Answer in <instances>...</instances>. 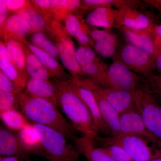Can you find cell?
Here are the masks:
<instances>
[{
    "label": "cell",
    "instance_id": "6da1fadb",
    "mask_svg": "<svg viewBox=\"0 0 161 161\" xmlns=\"http://www.w3.org/2000/svg\"><path fill=\"white\" fill-rule=\"evenodd\" d=\"M19 103L20 112L31 123L57 130L73 142L78 137L73 125L50 102L31 97L23 92L19 96Z\"/></svg>",
    "mask_w": 161,
    "mask_h": 161
},
{
    "label": "cell",
    "instance_id": "7a4b0ae2",
    "mask_svg": "<svg viewBox=\"0 0 161 161\" xmlns=\"http://www.w3.org/2000/svg\"><path fill=\"white\" fill-rule=\"evenodd\" d=\"M58 91V106L77 132L94 144L101 136L86 106L69 82L53 81Z\"/></svg>",
    "mask_w": 161,
    "mask_h": 161
},
{
    "label": "cell",
    "instance_id": "3957f363",
    "mask_svg": "<svg viewBox=\"0 0 161 161\" xmlns=\"http://www.w3.org/2000/svg\"><path fill=\"white\" fill-rule=\"evenodd\" d=\"M32 124L43 147L44 158L48 161H78L80 153L62 133L49 127Z\"/></svg>",
    "mask_w": 161,
    "mask_h": 161
},
{
    "label": "cell",
    "instance_id": "277c9868",
    "mask_svg": "<svg viewBox=\"0 0 161 161\" xmlns=\"http://www.w3.org/2000/svg\"><path fill=\"white\" fill-rule=\"evenodd\" d=\"M99 86L133 93L142 90L151 91L148 79L136 74L117 60H114L108 66Z\"/></svg>",
    "mask_w": 161,
    "mask_h": 161
},
{
    "label": "cell",
    "instance_id": "5b68a950",
    "mask_svg": "<svg viewBox=\"0 0 161 161\" xmlns=\"http://www.w3.org/2000/svg\"><path fill=\"white\" fill-rule=\"evenodd\" d=\"M48 34L58 46L60 60L69 75L73 78H84V74L76 59V50L72 37L61 22L54 20Z\"/></svg>",
    "mask_w": 161,
    "mask_h": 161
},
{
    "label": "cell",
    "instance_id": "8992f818",
    "mask_svg": "<svg viewBox=\"0 0 161 161\" xmlns=\"http://www.w3.org/2000/svg\"><path fill=\"white\" fill-rule=\"evenodd\" d=\"M135 107L147 130L161 142V104L151 91L142 90L134 93Z\"/></svg>",
    "mask_w": 161,
    "mask_h": 161
},
{
    "label": "cell",
    "instance_id": "52a82bcc",
    "mask_svg": "<svg viewBox=\"0 0 161 161\" xmlns=\"http://www.w3.org/2000/svg\"><path fill=\"white\" fill-rule=\"evenodd\" d=\"M115 60L147 79L153 75L156 69L154 58L152 55L129 43L122 46L118 59Z\"/></svg>",
    "mask_w": 161,
    "mask_h": 161
},
{
    "label": "cell",
    "instance_id": "ba28073f",
    "mask_svg": "<svg viewBox=\"0 0 161 161\" xmlns=\"http://www.w3.org/2000/svg\"><path fill=\"white\" fill-rule=\"evenodd\" d=\"M69 82L89 110L99 135L112 136V132L102 117L98 102L94 92L85 83L82 78L71 77Z\"/></svg>",
    "mask_w": 161,
    "mask_h": 161
},
{
    "label": "cell",
    "instance_id": "9c48e42d",
    "mask_svg": "<svg viewBox=\"0 0 161 161\" xmlns=\"http://www.w3.org/2000/svg\"><path fill=\"white\" fill-rule=\"evenodd\" d=\"M107 141L120 145L132 161H149L157 157L148 145L149 141L140 136L120 134L116 136H104Z\"/></svg>",
    "mask_w": 161,
    "mask_h": 161
},
{
    "label": "cell",
    "instance_id": "30bf717a",
    "mask_svg": "<svg viewBox=\"0 0 161 161\" xmlns=\"http://www.w3.org/2000/svg\"><path fill=\"white\" fill-rule=\"evenodd\" d=\"M82 78L87 85L105 98L119 115L135 107L134 93L100 86L87 78Z\"/></svg>",
    "mask_w": 161,
    "mask_h": 161
},
{
    "label": "cell",
    "instance_id": "8fae6325",
    "mask_svg": "<svg viewBox=\"0 0 161 161\" xmlns=\"http://www.w3.org/2000/svg\"><path fill=\"white\" fill-rule=\"evenodd\" d=\"M121 134L140 136L153 143L161 144L147 130L135 107L119 115Z\"/></svg>",
    "mask_w": 161,
    "mask_h": 161
},
{
    "label": "cell",
    "instance_id": "7c38bea8",
    "mask_svg": "<svg viewBox=\"0 0 161 161\" xmlns=\"http://www.w3.org/2000/svg\"><path fill=\"white\" fill-rule=\"evenodd\" d=\"M115 21L117 27L134 30H143L156 25L150 16L138 9L127 7L115 9Z\"/></svg>",
    "mask_w": 161,
    "mask_h": 161
},
{
    "label": "cell",
    "instance_id": "4fadbf2b",
    "mask_svg": "<svg viewBox=\"0 0 161 161\" xmlns=\"http://www.w3.org/2000/svg\"><path fill=\"white\" fill-rule=\"evenodd\" d=\"M23 92L31 97L48 101L58 106V89L52 80H35L28 78Z\"/></svg>",
    "mask_w": 161,
    "mask_h": 161
},
{
    "label": "cell",
    "instance_id": "5bb4252c",
    "mask_svg": "<svg viewBox=\"0 0 161 161\" xmlns=\"http://www.w3.org/2000/svg\"><path fill=\"white\" fill-rule=\"evenodd\" d=\"M25 42L40 60L53 81H66L71 78V76L67 74L64 67L58 60L42 50L34 46L26 39Z\"/></svg>",
    "mask_w": 161,
    "mask_h": 161
},
{
    "label": "cell",
    "instance_id": "9a60e30c",
    "mask_svg": "<svg viewBox=\"0 0 161 161\" xmlns=\"http://www.w3.org/2000/svg\"><path fill=\"white\" fill-rule=\"evenodd\" d=\"M0 68L21 92H24L28 76L20 71L10 60L5 43L2 40L0 42Z\"/></svg>",
    "mask_w": 161,
    "mask_h": 161
},
{
    "label": "cell",
    "instance_id": "2e32d148",
    "mask_svg": "<svg viewBox=\"0 0 161 161\" xmlns=\"http://www.w3.org/2000/svg\"><path fill=\"white\" fill-rule=\"evenodd\" d=\"M2 37L10 60L20 71L28 76L26 70V56L22 42L7 31H4Z\"/></svg>",
    "mask_w": 161,
    "mask_h": 161
},
{
    "label": "cell",
    "instance_id": "e0dca14e",
    "mask_svg": "<svg viewBox=\"0 0 161 161\" xmlns=\"http://www.w3.org/2000/svg\"><path fill=\"white\" fill-rule=\"evenodd\" d=\"M16 133L24 154H35L44 158L43 147L32 124L30 123Z\"/></svg>",
    "mask_w": 161,
    "mask_h": 161
},
{
    "label": "cell",
    "instance_id": "ac0fdd59",
    "mask_svg": "<svg viewBox=\"0 0 161 161\" xmlns=\"http://www.w3.org/2000/svg\"><path fill=\"white\" fill-rule=\"evenodd\" d=\"M154 26L143 30H134L125 27L120 28L129 43L144 50L154 58L156 50L150 32Z\"/></svg>",
    "mask_w": 161,
    "mask_h": 161
},
{
    "label": "cell",
    "instance_id": "d6986e66",
    "mask_svg": "<svg viewBox=\"0 0 161 161\" xmlns=\"http://www.w3.org/2000/svg\"><path fill=\"white\" fill-rule=\"evenodd\" d=\"M91 89L95 94L100 109L102 117L111 130L112 136H116L119 135L121 134L119 114L115 109L102 96L92 89Z\"/></svg>",
    "mask_w": 161,
    "mask_h": 161
},
{
    "label": "cell",
    "instance_id": "ffe728a7",
    "mask_svg": "<svg viewBox=\"0 0 161 161\" xmlns=\"http://www.w3.org/2000/svg\"><path fill=\"white\" fill-rule=\"evenodd\" d=\"M73 142L80 154L85 157L89 161H115L100 147H97L84 136H78Z\"/></svg>",
    "mask_w": 161,
    "mask_h": 161
},
{
    "label": "cell",
    "instance_id": "44dd1931",
    "mask_svg": "<svg viewBox=\"0 0 161 161\" xmlns=\"http://www.w3.org/2000/svg\"><path fill=\"white\" fill-rule=\"evenodd\" d=\"M86 23L93 27L110 29L116 26L115 9L106 7H98L90 12L86 16Z\"/></svg>",
    "mask_w": 161,
    "mask_h": 161
},
{
    "label": "cell",
    "instance_id": "7402d4cb",
    "mask_svg": "<svg viewBox=\"0 0 161 161\" xmlns=\"http://www.w3.org/2000/svg\"><path fill=\"white\" fill-rule=\"evenodd\" d=\"M16 14L22 16L27 20L30 26L31 33L37 32L49 33L51 25L54 20L44 17L36 9L32 4L31 6Z\"/></svg>",
    "mask_w": 161,
    "mask_h": 161
},
{
    "label": "cell",
    "instance_id": "603a6c76",
    "mask_svg": "<svg viewBox=\"0 0 161 161\" xmlns=\"http://www.w3.org/2000/svg\"><path fill=\"white\" fill-rule=\"evenodd\" d=\"M26 39L21 42L24 46L26 56V70L28 78L35 80H52L51 77L43 64L25 43Z\"/></svg>",
    "mask_w": 161,
    "mask_h": 161
},
{
    "label": "cell",
    "instance_id": "cb8c5ba5",
    "mask_svg": "<svg viewBox=\"0 0 161 161\" xmlns=\"http://www.w3.org/2000/svg\"><path fill=\"white\" fill-rule=\"evenodd\" d=\"M23 153L16 132L6 128H0V155L2 157L14 156Z\"/></svg>",
    "mask_w": 161,
    "mask_h": 161
},
{
    "label": "cell",
    "instance_id": "d4e9b609",
    "mask_svg": "<svg viewBox=\"0 0 161 161\" xmlns=\"http://www.w3.org/2000/svg\"><path fill=\"white\" fill-rule=\"evenodd\" d=\"M5 31L13 35L21 41L26 39V35L31 33L30 26L27 20L16 13L9 16L6 20L3 32Z\"/></svg>",
    "mask_w": 161,
    "mask_h": 161
},
{
    "label": "cell",
    "instance_id": "484cf974",
    "mask_svg": "<svg viewBox=\"0 0 161 161\" xmlns=\"http://www.w3.org/2000/svg\"><path fill=\"white\" fill-rule=\"evenodd\" d=\"M52 14L55 21L61 22L74 12L81 8V1L78 0H51Z\"/></svg>",
    "mask_w": 161,
    "mask_h": 161
},
{
    "label": "cell",
    "instance_id": "4316f807",
    "mask_svg": "<svg viewBox=\"0 0 161 161\" xmlns=\"http://www.w3.org/2000/svg\"><path fill=\"white\" fill-rule=\"evenodd\" d=\"M0 118L5 127L13 132H17L30 122L18 110L12 109L0 112Z\"/></svg>",
    "mask_w": 161,
    "mask_h": 161
},
{
    "label": "cell",
    "instance_id": "83f0119b",
    "mask_svg": "<svg viewBox=\"0 0 161 161\" xmlns=\"http://www.w3.org/2000/svg\"><path fill=\"white\" fill-rule=\"evenodd\" d=\"M95 145H100V148L115 161H132L126 151L120 145L107 141L100 136Z\"/></svg>",
    "mask_w": 161,
    "mask_h": 161
},
{
    "label": "cell",
    "instance_id": "f1b7e54d",
    "mask_svg": "<svg viewBox=\"0 0 161 161\" xmlns=\"http://www.w3.org/2000/svg\"><path fill=\"white\" fill-rule=\"evenodd\" d=\"M84 3L89 9H93L98 7L112 8V6L117 9L127 7L138 9L142 6L141 3L136 1H124V0H84Z\"/></svg>",
    "mask_w": 161,
    "mask_h": 161
},
{
    "label": "cell",
    "instance_id": "f546056e",
    "mask_svg": "<svg viewBox=\"0 0 161 161\" xmlns=\"http://www.w3.org/2000/svg\"><path fill=\"white\" fill-rule=\"evenodd\" d=\"M64 22L65 29L72 37L75 38L83 32L86 33L87 23L81 22L77 15L74 14L68 16Z\"/></svg>",
    "mask_w": 161,
    "mask_h": 161
},
{
    "label": "cell",
    "instance_id": "4dcf8cb0",
    "mask_svg": "<svg viewBox=\"0 0 161 161\" xmlns=\"http://www.w3.org/2000/svg\"><path fill=\"white\" fill-rule=\"evenodd\" d=\"M76 57L80 67L101 61L96 56L95 52L90 47H79L76 50Z\"/></svg>",
    "mask_w": 161,
    "mask_h": 161
},
{
    "label": "cell",
    "instance_id": "1f68e13d",
    "mask_svg": "<svg viewBox=\"0 0 161 161\" xmlns=\"http://www.w3.org/2000/svg\"><path fill=\"white\" fill-rule=\"evenodd\" d=\"M19 96L0 90V112L19 109Z\"/></svg>",
    "mask_w": 161,
    "mask_h": 161
},
{
    "label": "cell",
    "instance_id": "d6a6232c",
    "mask_svg": "<svg viewBox=\"0 0 161 161\" xmlns=\"http://www.w3.org/2000/svg\"><path fill=\"white\" fill-rule=\"evenodd\" d=\"M117 43L108 40L95 41L94 47L96 51L105 58L113 57L116 52Z\"/></svg>",
    "mask_w": 161,
    "mask_h": 161
},
{
    "label": "cell",
    "instance_id": "836d02e7",
    "mask_svg": "<svg viewBox=\"0 0 161 161\" xmlns=\"http://www.w3.org/2000/svg\"><path fill=\"white\" fill-rule=\"evenodd\" d=\"M88 35H89L92 40L95 41L106 40L117 43L116 36L106 30H100L94 27L92 28L90 26Z\"/></svg>",
    "mask_w": 161,
    "mask_h": 161
},
{
    "label": "cell",
    "instance_id": "e575fe53",
    "mask_svg": "<svg viewBox=\"0 0 161 161\" xmlns=\"http://www.w3.org/2000/svg\"><path fill=\"white\" fill-rule=\"evenodd\" d=\"M0 90L3 92L19 95L23 93L15 84L2 71L0 70Z\"/></svg>",
    "mask_w": 161,
    "mask_h": 161
},
{
    "label": "cell",
    "instance_id": "d590c367",
    "mask_svg": "<svg viewBox=\"0 0 161 161\" xmlns=\"http://www.w3.org/2000/svg\"><path fill=\"white\" fill-rule=\"evenodd\" d=\"M31 1L32 4L41 14L44 17L53 20L54 18L52 14L51 2L50 0H33Z\"/></svg>",
    "mask_w": 161,
    "mask_h": 161
},
{
    "label": "cell",
    "instance_id": "8d00e7d4",
    "mask_svg": "<svg viewBox=\"0 0 161 161\" xmlns=\"http://www.w3.org/2000/svg\"><path fill=\"white\" fill-rule=\"evenodd\" d=\"M8 11L15 12L16 13L31 6V1L26 0H5Z\"/></svg>",
    "mask_w": 161,
    "mask_h": 161
},
{
    "label": "cell",
    "instance_id": "74e56055",
    "mask_svg": "<svg viewBox=\"0 0 161 161\" xmlns=\"http://www.w3.org/2000/svg\"><path fill=\"white\" fill-rule=\"evenodd\" d=\"M40 49L45 52L58 61L60 59L58 46L56 43L53 42L48 38L42 43Z\"/></svg>",
    "mask_w": 161,
    "mask_h": 161
},
{
    "label": "cell",
    "instance_id": "f35d334b",
    "mask_svg": "<svg viewBox=\"0 0 161 161\" xmlns=\"http://www.w3.org/2000/svg\"><path fill=\"white\" fill-rule=\"evenodd\" d=\"M151 86V92L157 99L161 100V73L153 75L148 79Z\"/></svg>",
    "mask_w": 161,
    "mask_h": 161
},
{
    "label": "cell",
    "instance_id": "ab89813d",
    "mask_svg": "<svg viewBox=\"0 0 161 161\" xmlns=\"http://www.w3.org/2000/svg\"><path fill=\"white\" fill-rule=\"evenodd\" d=\"M150 33L155 47L156 55L161 52V23L157 24L151 31Z\"/></svg>",
    "mask_w": 161,
    "mask_h": 161
},
{
    "label": "cell",
    "instance_id": "60d3db41",
    "mask_svg": "<svg viewBox=\"0 0 161 161\" xmlns=\"http://www.w3.org/2000/svg\"><path fill=\"white\" fill-rule=\"evenodd\" d=\"M8 11L5 0H0V31L1 37L3 36L5 23L8 19L7 18Z\"/></svg>",
    "mask_w": 161,
    "mask_h": 161
},
{
    "label": "cell",
    "instance_id": "b9f144b4",
    "mask_svg": "<svg viewBox=\"0 0 161 161\" xmlns=\"http://www.w3.org/2000/svg\"><path fill=\"white\" fill-rule=\"evenodd\" d=\"M46 33L43 32H37L33 33L31 43L34 46L40 48L43 42L47 39Z\"/></svg>",
    "mask_w": 161,
    "mask_h": 161
},
{
    "label": "cell",
    "instance_id": "7bdbcfd3",
    "mask_svg": "<svg viewBox=\"0 0 161 161\" xmlns=\"http://www.w3.org/2000/svg\"><path fill=\"white\" fill-rule=\"evenodd\" d=\"M0 161H30L26 154L0 158Z\"/></svg>",
    "mask_w": 161,
    "mask_h": 161
},
{
    "label": "cell",
    "instance_id": "ee69618b",
    "mask_svg": "<svg viewBox=\"0 0 161 161\" xmlns=\"http://www.w3.org/2000/svg\"><path fill=\"white\" fill-rule=\"evenodd\" d=\"M146 3L155 8L161 15V0L156 1H146Z\"/></svg>",
    "mask_w": 161,
    "mask_h": 161
},
{
    "label": "cell",
    "instance_id": "f6af8a7d",
    "mask_svg": "<svg viewBox=\"0 0 161 161\" xmlns=\"http://www.w3.org/2000/svg\"><path fill=\"white\" fill-rule=\"evenodd\" d=\"M154 59L156 69L158 70L161 73V52H158L155 55Z\"/></svg>",
    "mask_w": 161,
    "mask_h": 161
},
{
    "label": "cell",
    "instance_id": "bcb514c9",
    "mask_svg": "<svg viewBox=\"0 0 161 161\" xmlns=\"http://www.w3.org/2000/svg\"><path fill=\"white\" fill-rule=\"evenodd\" d=\"M149 161H161V156L157 157Z\"/></svg>",
    "mask_w": 161,
    "mask_h": 161
}]
</instances>
